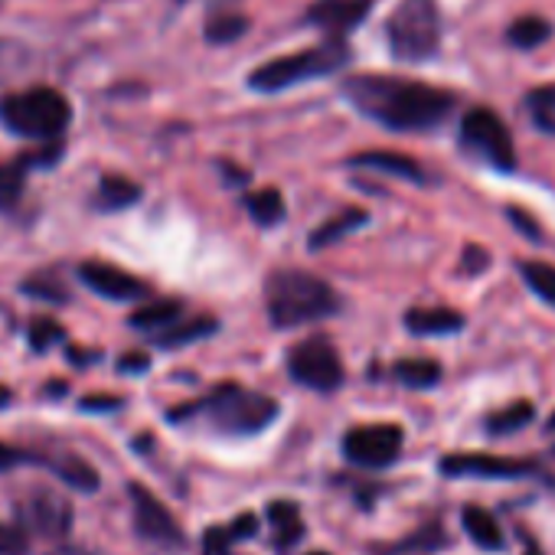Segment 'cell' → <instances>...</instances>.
<instances>
[{
  "label": "cell",
  "mask_w": 555,
  "mask_h": 555,
  "mask_svg": "<svg viewBox=\"0 0 555 555\" xmlns=\"http://www.w3.org/2000/svg\"><path fill=\"white\" fill-rule=\"evenodd\" d=\"M535 418V409H532V402H509L506 409H500V412H493V415H487V435H516V431H522L529 422Z\"/></svg>",
  "instance_id": "cell-30"
},
{
  "label": "cell",
  "mask_w": 555,
  "mask_h": 555,
  "mask_svg": "<svg viewBox=\"0 0 555 555\" xmlns=\"http://www.w3.org/2000/svg\"><path fill=\"white\" fill-rule=\"evenodd\" d=\"M34 461H37V454H30V451H21V448L0 444V474L11 470V467H17V464H34Z\"/></svg>",
  "instance_id": "cell-40"
},
{
  "label": "cell",
  "mask_w": 555,
  "mask_h": 555,
  "mask_svg": "<svg viewBox=\"0 0 555 555\" xmlns=\"http://www.w3.org/2000/svg\"><path fill=\"white\" fill-rule=\"evenodd\" d=\"M177 321H183V301L177 298H157V301H147L144 308H138L128 324L134 331H144V334H160L167 327H173Z\"/></svg>",
  "instance_id": "cell-24"
},
{
  "label": "cell",
  "mask_w": 555,
  "mask_h": 555,
  "mask_svg": "<svg viewBox=\"0 0 555 555\" xmlns=\"http://www.w3.org/2000/svg\"><path fill=\"white\" fill-rule=\"evenodd\" d=\"M308 555H331V552H324V548H318V552H308Z\"/></svg>",
  "instance_id": "cell-48"
},
{
  "label": "cell",
  "mask_w": 555,
  "mask_h": 555,
  "mask_svg": "<svg viewBox=\"0 0 555 555\" xmlns=\"http://www.w3.org/2000/svg\"><path fill=\"white\" fill-rule=\"evenodd\" d=\"M522 105H526V115L532 118V125L542 134H552L555 138V82L532 89Z\"/></svg>",
  "instance_id": "cell-31"
},
{
  "label": "cell",
  "mask_w": 555,
  "mask_h": 555,
  "mask_svg": "<svg viewBox=\"0 0 555 555\" xmlns=\"http://www.w3.org/2000/svg\"><path fill=\"white\" fill-rule=\"evenodd\" d=\"M350 167H363V170H376V173H386V177H399V180H409V183H431L428 170L409 157V154H399V151H360L347 160Z\"/></svg>",
  "instance_id": "cell-16"
},
{
  "label": "cell",
  "mask_w": 555,
  "mask_h": 555,
  "mask_svg": "<svg viewBox=\"0 0 555 555\" xmlns=\"http://www.w3.org/2000/svg\"><path fill=\"white\" fill-rule=\"evenodd\" d=\"M69 357H73V363H92V360H99V353H79V350H69Z\"/></svg>",
  "instance_id": "cell-46"
},
{
  "label": "cell",
  "mask_w": 555,
  "mask_h": 555,
  "mask_svg": "<svg viewBox=\"0 0 555 555\" xmlns=\"http://www.w3.org/2000/svg\"><path fill=\"white\" fill-rule=\"evenodd\" d=\"M232 532L229 526H209L203 535V555H229L232 552Z\"/></svg>",
  "instance_id": "cell-36"
},
{
  "label": "cell",
  "mask_w": 555,
  "mask_h": 555,
  "mask_svg": "<svg viewBox=\"0 0 555 555\" xmlns=\"http://www.w3.org/2000/svg\"><path fill=\"white\" fill-rule=\"evenodd\" d=\"M34 464L47 467L56 480L69 483V487L79 490V493H95V490L102 487L99 470H95L86 457H79V454H73V451H63V454H37Z\"/></svg>",
  "instance_id": "cell-17"
},
{
  "label": "cell",
  "mask_w": 555,
  "mask_h": 555,
  "mask_svg": "<svg viewBox=\"0 0 555 555\" xmlns=\"http://www.w3.org/2000/svg\"><path fill=\"white\" fill-rule=\"evenodd\" d=\"M50 555H99V552H89V548H79V545H60Z\"/></svg>",
  "instance_id": "cell-44"
},
{
  "label": "cell",
  "mask_w": 555,
  "mask_h": 555,
  "mask_svg": "<svg viewBox=\"0 0 555 555\" xmlns=\"http://www.w3.org/2000/svg\"><path fill=\"white\" fill-rule=\"evenodd\" d=\"M14 513H17V522L27 526V532H37L43 539H66L73 532V519H76L73 500H66L63 493H56L50 487L27 490L17 500Z\"/></svg>",
  "instance_id": "cell-10"
},
{
  "label": "cell",
  "mask_w": 555,
  "mask_h": 555,
  "mask_svg": "<svg viewBox=\"0 0 555 555\" xmlns=\"http://www.w3.org/2000/svg\"><path fill=\"white\" fill-rule=\"evenodd\" d=\"M76 274L89 292H95L105 301H141L151 295L147 282H141L138 274H131L118 264H108V261H82L76 268Z\"/></svg>",
  "instance_id": "cell-13"
},
{
  "label": "cell",
  "mask_w": 555,
  "mask_h": 555,
  "mask_svg": "<svg viewBox=\"0 0 555 555\" xmlns=\"http://www.w3.org/2000/svg\"><path fill=\"white\" fill-rule=\"evenodd\" d=\"M147 370H151V357H147V353H141V350H134V353H125V357L118 360V373L138 376V373H147Z\"/></svg>",
  "instance_id": "cell-41"
},
{
  "label": "cell",
  "mask_w": 555,
  "mask_h": 555,
  "mask_svg": "<svg viewBox=\"0 0 555 555\" xmlns=\"http://www.w3.org/2000/svg\"><path fill=\"white\" fill-rule=\"evenodd\" d=\"M264 311L278 331L327 321L340 311L337 292L305 268H274L264 278Z\"/></svg>",
  "instance_id": "cell-2"
},
{
  "label": "cell",
  "mask_w": 555,
  "mask_h": 555,
  "mask_svg": "<svg viewBox=\"0 0 555 555\" xmlns=\"http://www.w3.org/2000/svg\"><path fill=\"white\" fill-rule=\"evenodd\" d=\"M264 519L271 526V542L278 552H292L308 532V526L301 519V506L295 500H271L264 509Z\"/></svg>",
  "instance_id": "cell-18"
},
{
  "label": "cell",
  "mask_w": 555,
  "mask_h": 555,
  "mask_svg": "<svg viewBox=\"0 0 555 555\" xmlns=\"http://www.w3.org/2000/svg\"><path fill=\"white\" fill-rule=\"evenodd\" d=\"M285 366H288V376L298 386H305V389H311L318 396H334L347 379L344 360H340L337 347L331 344V337H324V334L295 344L288 350Z\"/></svg>",
  "instance_id": "cell-8"
},
{
  "label": "cell",
  "mask_w": 555,
  "mask_h": 555,
  "mask_svg": "<svg viewBox=\"0 0 555 555\" xmlns=\"http://www.w3.org/2000/svg\"><path fill=\"white\" fill-rule=\"evenodd\" d=\"M366 222H370V212H366V209H360V206H347V209L334 212L327 222H321V225L311 232L308 248H311V251H324V248H331V245L344 242L350 232L363 229Z\"/></svg>",
  "instance_id": "cell-20"
},
{
  "label": "cell",
  "mask_w": 555,
  "mask_h": 555,
  "mask_svg": "<svg viewBox=\"0 0 555 555\" xmlns=\"http://www.w3.org/2000/svg\"><path fill=\"white\" fill-rule=\"evenodd\" d=\"M177 4H186V0H177Z\"/></svg>",
  "instance_id": "cell-49"
},
{
  "label": "cell",
  "mask_w": 555,
  "mask_h": 555,
  "mask_svg": "<svg viewBox=\"0 0 555 555\" xmlns=\"http://www.w3.org/2000/svg\"><path fill=\"white\" fill-rule=\"evenodd\" d=\"M82 412H115V409H125V399L121 396H108V392H99V396H86L79 402Z\"/></svg>",
  "instance_id": "cell-38"
},
{
  "label": "cell",
  "mask_w": 555,
  "mask_h": 555,
  "mask_svg": "<svg viewBox=\"0 0 555 555\" xmlns=\"http://www.w3.org/2000/svg\"><path fill=\"white\" fill-rule=\"evenodd\" d=\"M552 34H555V27H552L545 17L526 14V17H516V21L506 27V43L516 47V50H535V47H542Z\"/></svg>",
  "instance_id": "cell-26"
},
{
  "label": "cell",
  "mask_w": 555,
  "mask_h": 555,
  "mask_svg": "<svg viewBox=\"0 0 555 555\" xmlns=\"http://www.w3.org/2000/svg\"><path fill=\"white\" fill-rule=\"evenodd\" d=\"M340 92L363 118L399 134L438 131L457 108L454 92L405 76L357 73L344 79Z\"/></svg>",
  "instance_id": "cell-1"
},
{
  "label": "cell",
  "mask_w": 555,
  "mask_h": 555,
  "mask_svg": "<svg viewBox=\"0 0 555 555\" xmlns=\"http://www.w3.org/2000/svg\"><path fill=\"white\" fill-rule=\"evenodd\" d=\"M548 431H555V415L548 418Z\"/></svg>",
  "instance_id": "cell-47"
},
{
  "label": "cell",
  "mask_w": 555,
  "mask_h": 555,
  "mask_svg": "<svg viewBox=\"0 0 555 555\" xmlns=\"http://www.w3.org/2000/svg\"><path fill=\"white\" fill-rule=\"evenodd\" d=\"M30 552V532L17 519H0V555H27Z\"/></svg>",
  "instance_id": "cell-35"
},
{
  "label": "cell",
  "mask_w": 555,
  "mask_h": 555,
  "mask_svg": "<svg viewBox=\"0 0 555 555\" xmlns=\"http://www.w3.org/2000/svg\"><path fill=\"white\" fill-rule=\"evenodd\" d=\"M219 167H222V173H225L229 183H248V173H245L242 167H232V164H225V160H222Z\"/></svg>",
  "instance_id": "cell-43"
},
{
  "label": "cell",
  "mask_w": 555,
  "mask_h": 555,
  "mask_svg": "<svg viewBox=\"0 0 555 555\" xmlns=\"http://www.w3.org/2000/svg\"><path fill=\"white\" fill-rule=\"evenodd\" d=\"M128 496H131V516H134V532L144 542H154L160 548H180L186 542L177 516L157 500L154 490H147L144 483H128Z\"/></svg>",
  "instance_id": "cell-11"
},
{
  "label": "cell",
  "mask_w": 555,
  "mask_h": 555,
  "mask_svg": "<svg viewBox=\"0 0 555 555\" xmlns=\"http://www.w3.org/2000/svg\"><path fill=\"white\" fill-rule=\"evenodd\" d=\"M405 431L396 422H376V425H357L344 435V457L353 467L363 470H383L402 457Z\"/></svg>",
  "instance_id": "cell-9"
},
{
  "label": "cell",
  "mask_w": 555,
  "mask_h": 555,
  "mask_svg": "<svg viewBox=\"0 0 555 555\" xmlns=\"http://www.w3.org/2000/svg\"><path fill=\"white\" fill-rule=\"evenodd\" d=\"M405 331L415 337H448L464 331V314L454 308H412L405 314Z\"/></svg>",
  "instance_id": "cell-19"
},
{
  "label": "cell",
  "mask_w": 555,
  "mask_h": 555,
  "mask_svg": "<svg viewBox=\"0 0 555 555\" xmlns=\"http://www.w3.org/2000/svg\"><path fill=\"white\" fill-rule=\"evenodd\" d=\"M278 402L264 392L245 389L238 383H219L212 392H206L193 405L170 409V422L190 418V415H206V422L229 438H248L264 431L278 418Z\"/></svg>",
  "instance_id": "cell-3"
},
{
  "label": "cell",
  "mask_w": 555,
  "mask_h": 555,
  "mask_svg": "<svg viewBox=\"0 0 555 555\" xmlns=\"http://www.w3.org/2000/svg\"><path fill=\"white\" fill-rule=\"evenodd\" d=\"M519 278H522L526 288H529L539 301H545L548 308H555V264L535 261V258L519 261Z\"/></svg>",
  "instance_id": "cell-29"
},
{
  "label": "cell",
  "mask_w": 555,
  "mask_h": 555,
  "mask_svg": "<svg viewBox=\"0 0 555 555\" xmlns=\"http://www.w3.org/2000/svg\"><path fill=\"white\" fill-rule=\"evenodd\" d=\"M370 11H373V0H314L305 21L311 27L327 30L331 37H344L357 30L370 17Z\"/></svg>",
  "instance_id": "cell-14"
},
{
  "label": "cell",
  "mask_w": 555,
  "mask_h": 555,
  "mask_svg": "<svg viewBox=\"0 0 555 555\" xmlns=\"http://www.w3.org/2000/svg\"><path fill=\"white\" fill-rule=\"evenodd\" d=\"M216 331H219V321L212 314H196V318H183L173 327L154 334V344L160 350H180V347H190V344H199V340L212 337Z\"/></svg>",
  "instance_id": "cell-22"
},
{
  "label": "cell",
  "mask_w": 555,
  "mask_h": 555,
  "mask_svg": "<svg viewBox=\"0 0 555 555\" xmlns=\"http://www.w3.org/2000/svg\"><path fill=\"white\" fill-rule=\"evenodd\" d=\"M519 542H522V555H545V552H542V545L535 542V535H532V532L519 529Z\"/></svg>",
  "instance_id": "cell-42"
},
{
  "label": "cell",
  "mask_w": 555,
  "mask_h": 555,
  "mask_svg": "<svg viewBox=\"0 0 555 555\" xmlns=\"http://www.w3.org/2000/svg\"><path fill=\"white\" fill-rule=\"evenodd\" d=\"M248 27H251L248 17L238 14V11L212 14V17L206 21V27H203V40H206L209 47H229V43H235L238 37H245Z\"/></svg>",
  "instance_id": "cell-28"
},
{
  "label": "cell",
  "mask_w": 555,
  "mask_h": 555,
  "mask_svg": "<svg viewBox=\"0 0 555 555\" xmlns=\"http://www.w3.org/2000/svg\"><path fill=\"white\" fill-rule=\"evenodd\" d=\"M21 292H24L27 298L43 301V305H66V301H69L66 285H63V282H56V274H53V271H37V274L24 278Z\"/></svg>",
  "instance_id": "cell-32"
},
{
  "label": "cell",
  "mask_w": 555,
  "mask_h": 555,
  "mask_svg": "<svg viewBox=\"0 0 555 555\" xmlns=\"http://www.w3.org/2000/svg\"><path fill=\"white\" fill-rule=\"evenodd\" d=\"M229 532H232V539H235V542L251 539V535L258 532V516H255V513H242V516H235V519L229 522Z\"/></svg>",
  "instance_id": "cell-39"
},
{
  "label": "cell",
  "mask_w": 555,
  "mask_h": 555,
  "mask_svg": "<svg viewBox=\"0 0 555 555\" xmlns=\"http://www.w3.org/2000/svg\"><path fill=\"white\" fill-rule=\"evenodd\" d=\"M138 199H141V186L134 180H128L121 173H105L99 180V190L92 196V206L99 212H121V209L134 206Z\"/></svg>",
  "instance_id": "cell-23"
},
{
  "label": "cell",
  "mask_w": 555,
  "mask_h": 555,
  "mask_svg": "<svg viewBox=\"0 0 555 555\" xmlns=\"http://www.w3.org/2000/svg\"><path fill=\"white\" fill-rule=\"evenodd\" d=\"M441 11L435 0H399L386 21V43L399 63H428L441 53Z\"/></svg>",
  "instance_id": "cell-6"
},
{
  "label": "cell",
  "mask_w": 555,
  "mask_h": 555,
  "mask_svg": "<svg viewBox=\"0 0 555 555\" xmlns=\"http://www.w3.org/2000/svg\"><path fill=\"white\" fill-rule=\"evenodd\" d=\"M245 212L258 222V225H264V229H271V225H278L285 219V196L278 193L274 186H264V190H255V193H245Z\"/></svg>",
  "instance_id": "cell-25"
},
{
  "label": "cell",
  "mask_w": 555,
  "mask_h": 555,
  "mask_svg": "<svg viewBox=\"0 0 555 555\" xmlns=\"http://www.w3.org/2000/svg\"><path fill=\"white\" fill-rule=\"evenodd\" d=\"M461 526H464V532L474 539V545L477 548H483V552H503V545H506V532H503V526H500V519L490 513V509H483V506H464L461 509Z\"/></svg>",
  "instance_id": "cell-21"
},
{
  "label": "cell",
  "mask_w": 555,
  "mask_h": 555,
  "mask_svg": "<svg viewBox=\"0 0 555 555\" xmlns=\"http://www.w3.org/2000/svg\"><path fill=\"white\" fill-rule=\"evenodd\" d=\"M350 63H353L350 43L344 37H327L324 43H318L311 50L261 63L258 69H251L248 89H255L261 95H274V92H285V89L311 82V79H327V76L347 69Z\"/></svg>",
  "instance_id": "cell-4"
},
{
  "label": "cell",
  "mask_w": 555,
  "mask_h": 555,
  "mask_svg": "<svg viewBox=\"0 0 555 555\" xmlns=\"http://www.w3.org/2000/svg\"><path fill=\"white\" fill-rule=\"evenodd\" d=\"M451 545V535L444 532V526L438 519L415 526L409 535L396 539V542H373L366 548V555H438L441 548Z\"/></svg>",
  "instance_id": "cell-15"
},
{
  "label": "cell",
  "mask_w": 555,
  "mask_h": 555,
  "mask_svg": "<svg viewBox=\"0 0 555 555\" xmlns=\"http://www.w3.org/2000/svg\"><path fill=\"white\" fill-rule=\"evenodd\" d=\"M73 121V105L60 89L34 86L0 99V125L17 138L30 141H60Z\"/></svg>",
  "instance_id": "cell-5"
},
{
  "label": "cell",
  "mask_w": 555,
  "mask_h": 555,
  "mask_svg": "<svg viewBox=\"0 0 555 555\" xmlns=\"http://www.w3.org/2000/svg\"><path fill=\"white\" fill-rule=\"evenodd\" d=\"M457 141H461V151L500 173H513L516 170V144H513V134L506 128V121L487 108V105H477L470 108L464 118H461V131H457Z\"/></svg>",
  "instance_id": "cell-7"
},
{
  "label": "cell",
  "mask_w": 555,
  "mask_h": 555,
  "mask_svg": "<svg viewBox=\"0 0 555 555\" xmlns=\"http://www.w3.org/2000/svg\"><path fill=\"white\" fill-rule=\"evenodd\" d=\"M392 376L405 386V389H431L441 383V363L438 360H425V357H412V360H399L392 366Z\"/></svg>",
  "instance_id": "cell-27"
},
{
  "label": "cell",
  "mask_w": 555,
  "mask_h": 555,
  "mask_svg": "<svg viewBox=\"0 0 555 555\" xmlns=\"http://www.w3.org/2000/svg\"><path fill=\"white\" fill-rule=\"evenodd\" d=\"M27 337H30V347H34L37 353H47L50 347H56V344L66 340V331H63L53 318H34Z\"/></svg>",
  "instance_id": "cell-34"
},
{
  "label": "cell",
  "mask_w": 555,
  "mask_h": 555,
  "mask_svg": "<svg viewBox=\"0 0 555 555\" xmlns=\"http://www.w3.org/2000/svg\"><path fill=\"white\" fill-rule=\"evenodd\" d=\"M14 402V389L11 386H0V409H8Z\"/></svg>",
  "instance_id": "cell-45"
},
{
  "label": "cell",
  "mask_w": 555,
  "mask_h": 555,
  "mask_svg": "<svg viewBox=\"0 0 555 555\" xmlns=\"http://www.w3.org/2000/svg\"><path fill=\"white\" fill-rule=\"evenodd\" d=\"M438 470L454 480H522L542 474L539 464L522 457H500V454H448L438 461Z\"/></svg>",
  "instance_id": "cell-12"
},
{
  "label": "cell",
  "mask_w": 555,
  "mask_h": 555,
  "mask_svg": "<svg viewBox=\"0 0 555 555\" xmlns=\"http://www.w3.org/2000/svg\"><path fill=\"white\" fill-rule=\"evenodd\" d=\"M506 216H509V222H513L522 235H529V242H542V229L535 225V219H532L529 212H522L519 206H506Z\"/></svg>",
  "instance_id": "cell-37"
},
{
  "label": "cell",
  "mask_w": 555,
  "mask_h": 555,
  "mask_svg": "<svg viewBox=\"0 0 555 555\" xmlns=\"http://www.w3.org/2000/svg\"><path fill=\"white\" fill-rule=\"evenodd\" d=\"M27 164L17 157L14 164L0 167V209H14L24 196V180H27Z\"/></svg>",
  "instance_id": "cell-33"
}]
</instances>
